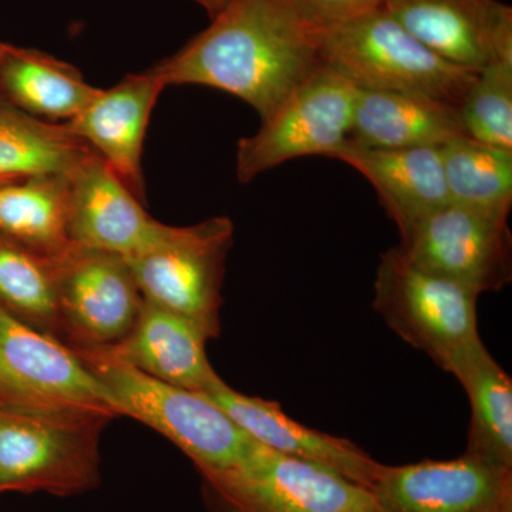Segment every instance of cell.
I'll return each instance as SVG.
<instances>
[{
  "mask_svg": "<svg viewBox=\"0 0 512 512\" xmlns=\"http://www.w3.org/2000/svg\"><path fill=\"white\" fill-rule=\"evenodd\" d=\"M319 66V32L288 0H229L204 32L148 70L165 87L232 94L265 120Z\"/></svg>",
  "mask_w": 512,
  "mask_h": 512,
  "instance_id": "cell-1",
  "label": "cell"
},
{
  "mask_svg": "<svg viewBox=\"0 0 512 512\" xmlns=\"http://www.w3.org/2000/svg\"><path fill=\"white\" fill-rule=\"evenodd\" d=\"M74 352L109 390L120 417L136 419L170 440L202 480L237 470L258 447L207 394L160 382L101 350Z\"/></svg>",
  "mask_w": 512,
  "mask_h": 512,
  "instance_id": "cell-2",
  "label": "cell"
},
{
  "mask_svg": "<svg viewBox=\"0 0 512 512\" xmlns=\"http://www.w3.org/2000/svg\"><path fill=\"white\" fill-rule=\"evenodd\" d=\"M111 420L0 399V494L72 497L96 490L101 434Z\"/></svg>",
  "mask_w": 512,
  "mask_h": 512,
  "instance_id": "cell-3",
  "label": "cell"
},
{
  "mask_svg": "<svg viewBox=\"0 0 512 512\" xmlns=\"http://www.w3.org/2000/svg\"><path fill=\"white\" fill-rule=\"evenodd\" d=\"M319 59L357 89L424 94L456 106L477 76L431 52L383 6L319 32Z\"/></svg>",
  "mask_w": 512,
  "mask_h": 512,
  "instance_id": "cell-4",
  "label": "cell"
},
{
  "mask_svg": "<svg viewBox=\"0 0 512 512\" xmlns=\"http://www.w3.org/2000/svg\"><path fill=\"white\" fill-rule=\"evenodd\" d=\"M234 224L214 217L190 227H170L140 254L126 258L144 301L187 319L207 336L220 338L225 261Z\"/></svg>",
  "mask_w": 512,
  "mask_h": 512,
  "instance_id": "cell-5",
  "label": "cell"
},
{
  "mask_svg": "<svg viewBox=\"0 0 512 512\" xmlns=\"http://www.w3.org/2000/svg\"><path fill=\"white\" fill-rule=\"evenodd\" d=\"M476 293L430 274L390 248L380 256L373 308L404 342L446 370L480 339Z\"/></svg>",
  "mask_w": 512,
  "mask_h": 512,
  "instance_id": "cell-6",
  "label": "cell"
},
{
  "mask_svg": "<svg viewBox=\"0 0 512 512\" xmlns=\"http://www.w3.org/2000/svg\"><path fill=\"white\" fill-rule=\"evenodd\" d=\"M357 87L320 63L251 137L238 143L242 184L286 161L308 156L335 158L348 144Z\"/></svg>",
  "mask_w": 512,
  "mask_h": 512,
  "instance_id": "cell-7",
  "label": "cell"
},
{
  "mask_svg": "<svg viewBox=\"0 0 512 512\" xmlns=\"http://www.w3.org/2000/svg\"><path fill=\"white\" fill-rule=\"evenodd\" d=\"M204 484L212 512H362L373 503L333 471L261 444L237 470Z\"/></svg>",
  "mask_w": 512,
  "mask_h": 512,
  "instance_id": "cell-8",
  "label": "cell"
},
{
  "mask_svg": "<svg viewBox=\"0 0 512 512\" xmlns=\"http://www.w3.org/2000/svg\"><path fill=\"white\" fill-rule=\"evenodd\" d=\"M56 271L63 343L99 350L126 338L144 303L126 259L72 244L56 256Z\"/></svg>",
  "mask_w": 512,
  "mask_h": 512,
  "instance_id": "cell-9",
  "label": "cell"
},
{
  "mask_svg": "<svg viewBox=\"0 0 512 512\" xmlns=\"http://www.w3.org/2000/svg\"><path fill=\"white\" fill-rule=\"evenodd\" d=\"M402 251L414 265L480 296L512 279L508 218L448 204L402 232Z\"/></svg>",
  "mask_w": 512,
  "mask_h": 512,
  "instance_id": "cell-10",
  "label": "cell"
},
{
  "mask_svg": "<svg viewBox=\"0 0 512 512\" xmlns=\"http://www.w3.org/2000/svg\"><path fill=\"white\" fill-rule=\"evenodd\" d=\"M0 399L120 417L109 390L72 348L0 309Z\"/></svg>",
  "mask_w": 512,
  "mask_h": 512,
  "instance_id": "cell-11",
  "label": "cell"
},
{
  "mask_svg": "<svg viewBox=\"0 0 512 512\" xmlns=\"http://www.w3.org/2000/svg\"><path fill=\"white\" fill-rule=\"evenodd\" d=\"M370 494L380 512H512V470L467 453L383 466Z\"/></svg>",
  "mask_w": 512,
  "mask_h": 512,
  "instance_id": "cell-12",
  "label": "cell"
},
{
  "mask_svg": "<svg viewBox=\"0 0 512 512\" xmlns=\"http://www.w3.org/2000/svg\"><path fill=\"white\" fill-rule=\"evenodd\" d=\"M383 8L431 52L468 72L512 62V9L498 0H386Z\"/></svg>",
  "mask_w": 512,
  "mask_h": 512,
  "instance_id": "cell-13",
  "label": "cell"
},
{
  "mask_svg": "<svg viewBox=\"0 0 512 512\" xmlns=\"http://www.w3.org/2000/svg\"><path fill=\"white\" fill-rule=\"evenodd\" d=\"M69 237L79 247L121 258L140 254L164 237L154 220L109 164L89 154L69 175Z\"/></svg>",
  "mask_w": 512,
  "mask_h": 512,
  "instance_id": "cell-14",
  "label": "cell"
},
{
  "mask_svg": "<svg viewBox=\"0 0 512 512\" xmlns=\"http://www.w3.org/2000/svg\"><path fill=\"white\" fill-rule=\"evenodd\" d=\"M204 394L269 450L333 471L369 493L382 471L383 464L352 441L306 427L286 416L279 403L239 393L222 379Z\"/></svg>",
  "mask_w": 512,
  "mask_h": 512,
  "instance_id": "cell-15",
  "label": "cell"
},
{
  "mask_svg": "<svg viewBox=\"0 0 512 512\" xmlns=\"http://www.w3.org/2000/svg\"><path fill=\"white\" fill-rule=\"evenodd\" d=\"M165 84L150 70L128 74L116 86L100 89L67 130L103 158L128 190L144 201V138L148 121Z\"/></svg>",
  "mask_w": 512,
  "mask_h": 512,
  "instance_id": "cell-16",
  "label": "cell"
},
{
  "mask_svg": "<svg viewBox=\"0 0 512 512\" xmlns=\"http://www.w3.org/2000/svg\"><path fill=\"white\" fill-rule=\"evenodd\" d=\"M357 90L346 147L440 148L467 136L456 104L424 94Z\"/></svg>",
  "mask_w": 512,
  "mask_h": 512,
  "instance_id": "cell-17",
  "label": "cell"
},
{
  "mask_svg": "<svg viewBox=\"0 0 512 512\" xmlns=\"http://www.w3.org/2000/svg\"><path fill=\"white\" fill-rule=\"evenodd\" d=\"M207 342L187 319L144 301L126 338L99 350L160 382L204 393L221 380L208 360Z\"/></svg>",
  "mask_w": 512,
  "mask_h": 512,
  "instance_id": "cell-18",
  "label": "cell"
},
{
  "mask_svg": "<svg viewBox=\"0 0 512 512\" xmlns=\"http://www.w3.org/2000/svg\"><path fill=\"white\" fill-rule=\"evenodd\" d=\"M335 158L373 185L400 234L450 204L440 148L345 147Z\"/></svg>",
  "mask_w": 512,
  "mask_h": 512,
  "instance_id": "cell-19",
  "label": "cell"
},
{
  "mask_svg": "<svg viewBox=\"0 0 512 512\" xmlns=\"http://www.w3.org/2000/svg\"><path fill=\"white\" fill-rule=\"evenodd\" d=\"M99 90L73 64L40 50L0 42V100L35 119L67 123Z\"/></svg>",
  "mask_w": 512,
  "mask_h": 512,
  "instance_id": "cell-20",
  "label": "cell"
},
{
  "mask_svg": "<svg viewBox=\"0 0 512 512\" xmlns=\"http://www.w3.org/2000/svg\"><path fill=\"white\" fill-rule=\"evenodd\" d=\"M448 373L457 377L470 402L466 453L512 470V380L481 339L454 357Z\"/></svg>",
  "mask_w": 512,
  "mask_h": 512,
  "instance_id": "cell-21",
  "label": "cell"
},
{
  "mask_svg": "<svg viewBox=\"0 0 512 512\" xmlns=\"http://www.w3.org/2000/svg\"><path fill=\"white\" fill-rule=\"evenodd\" d=\"M69 175H32L0 184V235L47 258L62 255L72 245Z\"/></svg>",
  "mask_w": 512,
  "mask_h": 512,
  "instance_id": "cell-22",
  "label": "cell"
},
{
  "mask_svg": "<svg viewBox=\"0 0 512 512\" xmlns=\"http://www.w3.org/2000/svg\"><path fill=\"white\" fill-rule=\"evenodd\" d=\"M92 153L64 124L35 119L0 100V180L69 175Z\"/></svg>",
  "mask_w": 512,
  "mask_h": 512,
  "instance_id": "cell-23",
  "label": "cell"
},
{
  "mask_svg": "<svg viewBox=\"0 0 512 512\" xmlns=\"http://www.w3.org/2000/svg\"><path fill=\"white\" fill-rule=\"evenodd\" d=\"M440 153L451 204L510 217L512 151L463 136L448 141Z\"/></svg>",
  "mask_w": 512,
  "mask_h": 512,
  "instance_id": "cell-24",
  "label": "cell"
},
{
  "mask_svg": "<svg viewBox=\"0 0 512 512\" xmlns=\"http://www.w3.org/2000/svg\"><path fill=\"white\" fill-rule=\"evenodd\" d=\"M0 309L60 340L56 258L0 235Z\"/></svg>",
  "mask_w": 512,
  "mask_h": 512,
  "instance_id": "cell-25",
  "label": "cell"
},
{
  "mask_svg": "<svg viewBox=\"0 0 512 512\" xmlns=\"http://www.w3.org/2000/svg\"><path fill=\"white\" fill-rule=\"evenodd\" d=\"M460 111L468 137L512 151V62L495 60L477 73Z\"/></svg>",
  "mask_w": 512,
  "mask_h": 512,
  "instance_id": "cell-26",
  "label": "cell"
},
{
  "mask_svg": "<svg viewBox=\"0 0 512 512\" xmlns=\"http://www.w3.org/2000/svg\"><path fill=\"white\" fill-rule=\"evenodd\" d=\"M298 15L322 32L346 20L382 8L386 0H288Z\"/></svg>",
  "mask_w": 512,
  "mask_h": 512,
  "instance_id": "cell-27",
  "label": "cell"
},
{
  "mask_svg": "<svg viewBox=\"0 0 512 512\" xmlns=\"http://www.w3.org/2000/svg\"><path fill=\"white\" fill-rule=\"evenodd\" d=\"M195 2L200 3L202 8L207 10L208 15H210L212 19L228 5L229 0H195Z\"/></svg>",
  "mask_w": 512,
  "mask_h": 512,
  "instance_id": "cell-28",
  "label": "cell"
},
{
  "mask_svg": "<svg viewBox=\"0 0 512 512\" xmlns=\"http://www.w3.org/2000/svg\"><path fill=\"white\" fill-rule=\"evenodd\" d=\"M362 512H380L379 508L376 507L375 501H373L372 504L369 505V507L366 508L365 511Z\"/></svg>",
  "mask_w": 512,
  "mask_h": 512,
  "instance_id": "cell-29",
  "label": "cell"
},
{
  "mask_svg": "<svg viewBox=\"0 0 512 512\" xmlns=\"http://www.w3.org/2000/svg\"><path fill=\"white\" fill-rule=\"evenodd\" d=\"M6 181H10V180H0V184L6 183Z\"/></svg>",
  "mask_w": 512,
  "mask_h": 512,
  "instance_id": "cell-30",
  "label": "cell"
},
{
  "mask_svg": "<svg viewBox=\"0 0 512 512\" xmlns=\"http://www.w3.org/2000/svg\"><path fill=\"white\" fill-rule=\"evenodd\" d=\"M0 396H2V386H0Z\"/></svg>",
  "mask_w": 512,
  "mask_h": 512,
  "instance_id": "cell-31",
  "label": "cell"
},
{
  "mask_svg": "<svg viewBox=\"0 0 512 512\" xmlns=\"http://www.w3.org/2000/svg\"><path fill=\"white\" fill-rule=\"evenodd\" d=\"M0 512H2V511H0Z\"/></svg>",
  "mask_w": 512,
  "mask_h": 512,
  "instance_id": "cell-32",
  "label": "cell"
}]
</instances>
